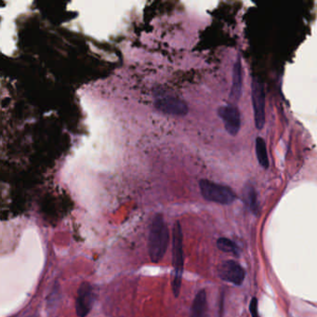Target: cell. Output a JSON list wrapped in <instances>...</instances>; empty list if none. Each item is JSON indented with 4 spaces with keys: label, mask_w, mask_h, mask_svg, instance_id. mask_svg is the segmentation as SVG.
Listing matches in <instances>:
<instances>
[{
    "label": "cell",
    "mask_w": 317,
    "mask_h": 317,
    "mask_svg": "<svg viewBox=\"0 0 317 317\" xmlns=\"http://www.w3.org/2000/svg\"><path fill=\"white\" fill-rule=\"evenodd\" d=\"M169 242V231L162 214H157L152 222L149 232L148 248L153 262H159L166 254Z\"/></svg>",
    "instance_id": "cell-1"
},
{
    "label": "cell",
    "mask_w": 317,
    "mask_h": 317,
    "mask_svg": "<svg viewBox=\"0 0 317 317\" xmlns=\"http://www.w3.org/2000/svg\"><path fill=\"white\" fill-rule=\"evenodd\" d=\"M173 267L174 278L172 281V290L175 297L180 295L181 278L183 273V249H182V231L179 222L173 227Z\"/></svg>",
    "instance_id": "cell-2"
},
{
    "label": "cell",
    "mask_w": 317,
    "mask_h": 317,
    "mask_svg": "<svg viewBox=\"0 0 317 317\" xmlns=\"http://www.w3.org/2000/svg\"><path fill=\"white\" fill-rule=\"evenodd\" d=\"M201 195L206 200L222 205H229L236 200L237 195L230 187L209 180L199 181Z\"/></svg>",
    "instance_id": "cell-3"
},
{
    "label": "cell",
    "mask_w": 317,
    "mask_h": 317,
    "mask_svg": "<svg viewBox=\"0 0 317 317\" xmlns=\"http://www.w3.org/2000/svg\"><path fill=\"white\" fill-rule=\"evenodd\" d=\"M252 104L255 126L261 130L265 123V92L263 84L258 79L252 81Z\"/></svg>",
    "instance_id": "cell-4"
},
{
    "label": "cell",
    "mask_w": 317,
    "mask_h": 317,
    "mask_svg": "<svg viewBox=\"0 0 317 317\" xmlns=\"http://www.w3.org/2000/svg\"><path fill=\"white\" fill-rule=\"evenodd\" d=\"M95 299L96 295L92 286L87 282L82 283L76 302V311L79 317H86V315L91 311Z\"/></svg>",
    "instance_id": "cell-5"
},
{
    "label": "cell",
    "mask_w": 317,
    "mask_h": 317,
    "mask_svg": "<svg viewBox=\"0 0 317 317\" xmlns=\"http://www.w3.org/2000/svg\"><path fill=\"white\" fill-rule=\"evenodd\" d=\"M218 115L223 120L226 131L231 135H237L241 127V115L236 105L229 104L220 107Z\"/></svg>",
    "instance_id": "cell-6"
},
{
    "label": "cell",
    "mask_w": 317,
    "mask_h": 317,
    "mask_svg": "<svg viewBox=\"0 0 317 317\" xmlns=\"http://www.w3.org/2000/svg\"><path fill=\"white\" fill-rule=\"evenodd\" d=\"M245 271L235 260H226L219 266V276L222 280L241 286L245 279Z\"/></svg>",
    "instance_id": "cell-7"
},
{
    "label": "cell",
    "mask_w": 317,
    "mask_h": 317,
    "mask_svg": "<svg viewBox=\"0 0 317 317\" xmlns=\"http://www.w3.org/2000/svg\"><path fill=\"white\" fill-rule=\"evenodd\" d=\"M155 104L157 108L166 114L175 115H184L187 114V104L176 97L160 96L157 98Z\"/></svg>",
    "instance_id": "cell-8"
},
{
    "label": "cell",
    "mask_w": 317,
    "mask_h": 317,
    "mask_svg": "<svg viewBox=\"0 0 317 317\" xmlns=\"http://www.w3.org/2000/svg\"><path fill=\"white\" fill-rule=\"evenodd\" d=\"M191 317H208V300L205 290H200L192 304Z\"/></svg>",
    "instance_id": "cell-9"
},
{
    "label": "cell",
    "mask_w": 317,
    "mask_h": 317,
    "mask_svg": "<svg viewBox=\"0 0 317 317\" xmlns=\"http://www.w3.org/2000/svg\"><path fill=\"white\" fill-rule=\"evenodd\" d=\"M242 65L240 60H238L233 69V84L231 88V98L234 100H239L242 94Z\"/></svg>",
    "instance_id": "cell-10"
},
{
    "label": "cell",
    "mask_w": 317,
    "mask_h": 317,
    "mask_svg": "<svg viewBox=\"0 0 317 317\" xmlns=\"http://www.w3.org/2000/svg\"><path fill=\"white\" fill-rule=\"evenodd\" d=\"M243 200L245 206L252 211L253 213H258L259 211V203L256 190L252 184H246L243 190Z\"/></svg>",
    "instance_id": "cell-11"
},
{
    "label": "cell",
    "mask_w": 317,
    "mask_h": 317,
    "mask_svg": "<svg viewBox=\"0 0 317 317\" xmlns=\"http://www.w3.org/2000/svg\"><path fill=\"white\" fill-rule=\"evenodd\" d=\"M255 147H256V155H257L259 165L263 168H268L270 164H269V158H268L265 141L261 137L257 138L255 142Z\"/></svg>",
    "instance_id": "cell-12"
},
{
    "label": "cell",
    "mask_w": 317,
    "mask_h": 317,
    "mask_svg": "<svg viewBox=\"0 0 317 317\" xmlns=\"http://www.w3.org/2000/svg\"><path fill=\"white\" fill-rule=\"evenodd\" d=\"M217 246L220 250L226 253H238V246L228 238H219L217 241Z\"/></svg>",
    "instance_id": "cell-13"
},
{
    "label": "cell",
    "mask_w": 317,
    "mask_h": 317,
    "mask_svg": "<svg viewBox=\"0 0 317 317\" xmlns=\"http://www.w3.org/2000/svg\"><path fill=\"white\" fill-rule=\"evenodd\" d=\"M249 308H250L252 317H258V311H257V301H256V299H253L252 302L250 303Z\"/></svg>",
    "instance_id": "cell-14"
}]
</instances>
